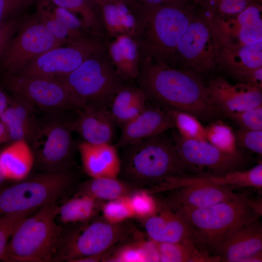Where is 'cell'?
Instances as JSON below:
<instances>
[{"label": "cell", "instance_id": "2e32d148", "mask_svg": "<svg viewBox=\"0 0 262 262\" xmlns=\"http://www.w3.org/2000/svg\"><path fill=\"white\" fill-rule=\"evenodd\" d=\"M209 96L224 115L262 105V88L243 82L232 84L221 76L206 85Z\"/></svg>", "mask_w": 262, "mask_h": 262}, {"label": "cell", "instance_id": "ee69618b", "mask_svg": "<svg viewBox=\"0 0 262 262\" xmlns=\"http://www.w3.org/2000/svg\"><path fill=\"white\" fill-rule=\"evenodd\" d=\"M139 6L155 5L159 4H180L186 3L189 0H136Z\"/></svg>", "mask_w": 262, "mask_h": 262}, {"label": "cell", "instance_id": "277c9868", "mask_svg": "<svg viewBox=\"0 0 262 262\" xmlns=\"http://www.w3.org/2000/svg\"><path fill=\"white\" fill-rule=\"evenodd\" d=\"M252 201L247 194L236 193L231 198L207 208L177 212L194 229L199 249L214 256L220 245L233 231L258 220L262 213Z\"/></svg>", "mask_w": 262, "mask_h": 262}, {"label": "cell", "instance_id": "5b68a950", "mask_svg": "<svg viewBox=\"0 0 262 262\" xmlns=\"http://www.w3.org/2000/svg\"><path fill=\"white\" fill-rule=\"evenodd\" d=\"M56 202L47 204L22 219L14 229L1 260L8 262L53 261L63 229L56 222Z\"/></svg>", "mask_w": 262, "mask_h": 262}, {"label": "cell", "instance_id": "7bdbcfd3", "mask_svg": "<svg viewBox=\"0 0 262 262\" xmlns=\"http://www.w3.org/2000/svg\"><path fill=\"white\" fill-rule=\"evenodd\" d=\"M25 17L18 15L0 23V57L7 44L16 33Z\"/></svg>", "mask_w": 262, "mask_h": 262}, {"label": "cell", "instance_id": "3957f363", "mask_svg": "<svg viewBox=\"0 0 262 262\" xmlns=\"http://www.w3.org/2000/svg\"><path fill=\"white\" fill-rule=\"evenodd\" d=\"M120 172L137 186H156L166 179L189 175L172 138L164 132L122 148Z\"/></svg>", "mask_w": 262, "mask_h": 262}, {"label": "cell", "instance_id": "b9f144b4", "mask_svg": "<svg viewBox=\"0 0 262 262\" xmlns=\"http://www.w3.org/2000/svg\"><path fill=\"white\" fill-rule=\"evenodd\" d=\"M237 145L260 155L262 154V130L239 128L235 133Z\"/></svg>", "mask_w": 262, "mask_h": 262}, {"label": "cell", "instance_id": "e575fe53", "mask_svg": "<svg viewBox=\"0 0 262 262\" xmlns=\"http://www.w3.org/2000/svg\"><path fill=\"white\" fill-rule=\"evenodd\" d=\"M168 110L180 136L187 139L207 141L206 129L197 118L184 112Z\"/></svg>", "mask_w": 262, "mask_h": 262}, {"label": "cell", "instance_id": "7c38bea8", "mask_svg": "<svg viewBox=\"0 0 262 262\" xmlns=\"http://www.w3.org/2000/svg\"><path fill=\"white\" fill-rule=\"evenodd\" d=\"M207 21L196 14L178 44L171 67L197 75L213 69L219 48L213 27Z\"/></svg>", "mask_w": 262, "mask_h": 262}, {"label": "cell", "instance_id": "f907efd6", "mask_svg": "<svg viewBox=\"0 0 262 262\" xmlns=\"http://www.w3.org/2000/svg\"><path fill=\"white\" fill-rule=\"evenodd\" d=\"M91 3L95 6L96 7V5L97 4L99 0H89Z\"/></svg>", "mask_w": 262, "mask_h": 262}, {"label": "cell", "instance_id": "f35d334b", "mask_svg": "<svg viewBox=\"0 0 262 262\" xmlns=\"http://www.w3.org/2000/svg\"><path fill=\"white\" fill-rule=\"evenodd\" d=\"M101 210L103 219L112 224L123 223L134 217L128 196L107 201Z\"/></svg>", "mask_w": 262, "mask_h": 262}, {"label": "cell", "instance_id": "30bf717a", "mask_svg": "<svg viewBox=\"0 0 262 262\" xmlns=\"http://www.w3.org/2000/svg\"><path fill=\"white\" fill-rule=\"evenodd\" d=\"M4 87L12 96L45 114L76 111L81 106L67 87L53 79L4 75Z\"/></svg>", "mask_w": 262, "mask_h": 262}, {"label": "cell", "instance_id": "52a82bcc", "mask_svg": "<svg viewBox=\"0 0 262 262\" xmlns=\"http://www.w3.org/2000/svg\"><path fill=\"white\" fill-rule=\"evenodd\" d=\"M68 170L45 172L27 177L0 189V216L26 211H35L47 204L56 202L73 182Z\"/></svg>", "mask_w": 262, "mask_h": 262}, {"label": "cell", "instance_id": "ac0fdd59", "mask_svg": "<svg viewBox=\"0 0 262 262\" xmlns=\"http://www.w3.org/2000/svg\"><path fill=\"white\" fill-rule=\"evenodd\" d=\"M141 220L144 222L143 226L147 236L154 242H191L194 243L198 247L194 229L187 220L176 211L158 203L156 213Z\"/></svg>", "mask_w": 262, "mask_h": 262}, {"label": "cell", "instance_id": "d4e9b609", "mask_svg": "<svg viewBox=\"0 0 262 262\" xmlns=\"http://www.w3.org/2000/svg\"><path fill=\"white\" fill-rule=\"evenodd\" d=\"M107 49L119 75L127 83L136 81L139 74V54L133 37L123 34L108 41Z\"/></svg>", "mask_w": 262, "mask_h": 262}, {"label": "cell", "instance_id": "d590c367", "mask_svg": "<svg viewBox=\"0 0 262 262\" xmlns=\"http://www.w3.org/2000/svg\"><path fill=\"white\" fill-rule=\"evenodd\" d=\"M205 129L206 140L210 143L225 152L238 151L235 134L229 126L216 120Z\"/></svg>", "mask_w": 262, "mask_h": 262}, {"label": "cell", "instance_id": "681fc988", "mask_svg": "<svg viewBox=\"0 0 262 262\" xmlns=\"http://www.w3.org/2000/svg\"><path fill=\"white\" fill-rule=\"evenodd\" d=\"M6 179L2 173L0 168V186L3 183V182L6 180Z\"/></svg>", "mask_w": 262, "mask_h": 262}, {"label": "cell", "instance_id": "d6a6232c", "mask_svg": "<svg viewBox=\"0 0 262 262\" xmlns=\"http://www.w3.org/2000/svg\"><path fill=\"white\" fill-rule=\"evenodd\" d=\"M49 0L54 4L63 7L76 15H80L86 27L92 34L107 39L98 13L89 0Z\"/></svg>", "mask_w": 262, "mask_h": 262}, {"label": "cell", "instance_id": "ab89813d", "mask_svg": "<svg viewBox=\"0 0 262 262\" xmlns=\"http://www.w3.org/2000/svg\"><path fill=\"white\" fill-rule=\"evenodd\" d=\"M34 211H30L0 216V260L4 253L10 238L17 224Z\"/></svg>", "mask_w": 262, "mask_h": 262}, {"label": "cell", "instance_id": "836d02e7", "mask_svg": "<svg viewBox=\"0 0 262 262\" xmlns=\"http://www.w3.org/2000/svg\"><path fill=\"white\" fill-rule=\"evenodd\" d=\"M136 237L115 250L108 251L102 257L101 262H148L145 239L139 235Z\"/></svg>", "mask_w": 262, "mask_h": 262}, {"label": "cell", "instance_id": "d6986e66", "mask_svg": "<svg viewBox=\"0 0 262 262\" xmlns=\"http://www.w3.org/2000/svg\"><path fill=\"white\" fill-rule=\"evenodd\" d=\"M121 127L120 136L115 146L122 148L175 128L168 109L147 106L136 116Z\"/></svg>", "mask_w": 262, "mask_h": 262}, {"label": "cell", "instance_id": "484cf974", "mask_svg": "<svg viewBox=\"0 0 262 262\" xmlns=\"http://www.w3.org/2000/svg\"><path fill=\"white\" fill-rule=\"evenodd\" d=\"M35 159L28 142H12L0 151V168L6 180L20 181L27 178Z\"/></svg>", "mask_w": 262, "mask_h": 262}, {"label": "cell", "instance_id": "c3c4849f", "mask_svg": "<svg viewBox=\"0 0 262 262\" xmlns=\"http://www.w3.org/2000/svg\"><path fill=\"white\" fill-rule=\"evenodd\" d=\"M116 0L123 2L130 5V6H131L133 7H135L138 5L136 3V0Z\"/></svg>", "mask_w": 262, "mask_h": 262}, {"label": "cell", "instance_id": "4fadbf2b", "mask_svg": "<svg viewBox=\"0 0 262 262\" xmlns=\"http://www.w3.org/2000/svg\"><path fill=\"white\" fill-rule=\"evenodd\" d=\"M63 45L35 15L26 16L0 57V69L4 75L16 74L39 55Z\"/></svg>", "mask_w": 262, "mask_h": 262}, {"label": "cell", "instance_id": "7a4b0ae2", "mask_svg": "<svg viewBox=\"0 0 262 262\" xmlns=\"http://www.w3.org/2000/svg\"><path fill=\"white\" fill-rule=\"evenodd\" d=\"M196 7L180 4L138 6L132 36L139 58L171 66L176 49L196 15Z\"/></svg>", "mask_w": 262, "mask_h": 262}, {"label": "cell", "instance_id": "f6af8a7d", "mask_svg": "<svg viewBox=\"0 0 262 262\" xmlns=\"http://www.w3.org/2000/svg\"><path fill=\"white\" fill-rule=\"evenodd\" d=\"M8 99L9 96L0 87V115L7 107Z\"/></svg>", "mask_w": 262, "mask_h": 262}, {"label": "cell", "instance_id": "4dcf8cb0", "mask_svg": "<svg viewBox=\"0 0 262 262\" xmlns=\"http://www.w3.org/2000/svg\"><path fill=\"white\" fill-rule=\"evenodd\" d=\"M99 200L80 193L59 206L57 216L64 224L82 223L92 218Z\"/></svg>", "mask_w": 262, "mask_h": 262}, {"label": "cell", "instance_id": "4316f807", "mask_svg": "<svg viewBox=\"0 0 262 262\" xmlns=\"http://www.w3.org/2000/svg\"><path fill=\"white\" fill-rule=\"evenodd\" d=\"M219 51V62L231 76L262 67V42L251 45L225 46Z\"/></svg>", "mask_w": 262, "mask_h": 262}, {"label": "cell", "instance_id": "f546056e", "mask_svg": "<svg viewBox=\"0 0 262 262\" xmlns=\"http://www.w3.org/2000/svg\"><path fill=\"white\" fill-rule=\"evenodd\" d=\"M156 245L159 262H220L218 257L201 250L193 242H156Z\"/></svg>", "mask_w": 262, "mask_h": 262}, {"label": "cell", "instance_id": "816d5d0a", "mask_svg": "<svg viewBox=\"0 0 262 262\" xmlns=\"http://www.w3.org/2000/svg\"><path fill=\"white\" fill-rule=\"evenodd\" d=\"M255 2L260 4V2H262V0H253Z\"/></svg>", "mask_w": 262, "mask_h": 262}, {"label": "cell", "instance_id": "8fae6325", "mask_svg": "<svg viewBox=\"0 0 262 262\" xmlns=\"http://www.w3.org/2000/svg\"><path fill=\"white\" fill-rule=\"evenodd\" d=\"M103 37L90 35L50 49L14 74L57 79L68 75L88 58L107 46Z\"/></svg>", "mask_w": 262, "mask_h": 262}, {"label": "cell", "instance_id": "ba28073f", "mask_svg": "<svg viewBox=\"0 0 262 262\" xmlns=\"http://www.w3.org/2000/svg\"><path fill=\"white\" fill-rule=\"evenodd\" d=\"M64 113L45 114L38 119L28 143L34 159L45 172L67 170L76 147L71 118Z\"/></svg>", "mask_w": 262, "mask_h": 262}, {"label": "cell", "instance_id": "e0dca14e", "mask_svg": "<svg viewBox=\"0 0 262 262\" xmlns=\"http://www.w3.org/2000/svg\"><path fill=\"white\" fill-rule=\"evenodd\" d=\"M214 256L220 262H261L262 226L260 221L257 220L237 229L224 240Z\"/></svg>", "mask_w": 262, "mask_h": 262}, {"label": "cell", "instance_id": "7dc6e473", "mask_svg": "<svg viewBox=\"0 0 262 262\" xmlns=\"http://www.w3.org/2000/svg\"><path fill=\"white\" fill-rule=\"evenodd\" d=\"M8 140H9L7 130L0 119V145Z\"/></svg>", "mask_w": 262, "mask_h": 262}, {"label": "cell", "instance_id": "9c48e42d", "mask_svg": "<svg viewBox=\"0 0 262 262\" xmlns=\"http://www.w3.org/2000/svg\"><path fill=\"white\" fill-rule=\"evenodd\" d=\"M91 219L62 234L53 261L74 262L81 258L104 255L133 233L125 222L112 224L104 219Z\"/></svg>", "mask_w": 262, "mask_h": 262}, {"label": "cell", "instance_id": "1f68e13d", "mask_svg": "<svg viewBox=\"0 0 262 262\" xmlns=\"http://www.w3.org/2000/svg\"><path fill=\"white\" fill-rule=\"evenodd\" d=\"M35 16L58 40L64 45L93 34L84 35L70 31L53 14L49 0H36Z\"/></svg>", "mask_w": 262, "mask_h": 262}, {"label": "cell", "instance_id": "f1b7e54d", "mask_svg": "<svg viewBox=\"0 0 262 262\" xmlns=\"http://www.w3.org/2000/svg\"><path fill=\"white\" fill-rule=\"evenodd\" d=\"M82 185L80 193L89 195L99 201L122 198L141 189L125 180L110 177L91 178Z\"/></svg>", "mask_w": 262, "mask_h": 262}, {"label": "cell", "instance_id": "44dd1931", "mask_svg": "<svg viewBox=\"0 0 262 262\" xmlns=\"http://www.w3.org/2000/svg\"><path fill=\"white\" fill-rule=\"evenodd\" d=\"M235 17L224 21L223 27L215 33L223 43L232 40L224 46L251 45L262 42V6L252 2Z\"/></svg>", "mask_w": 262, "mask_h": 262}, {"label": "cell", "instance_id": "7402d4cb", "mask_svg": "<svg viewBox=\"0 0 262 262\" xmlns=\"http://www.w3.org/2000/svg\"><path fill=\"white\" fill-rule=\"evenodd\" d=\"M83 171L91 178H117L120 172L121 160L117 148L112 144H78Z\"/></svg>", "mask_w": 262, "mask_h": 262}, {"label": "cell", "instance_id": "9a60e30c", "mask_svg": "<svg viewBox=\"0 0 262 262\" xmlns=\"http://www.w3.org/2000/svg\"><path fill=\"white\" fill-rule=\"evenodd\" d=\"M158 203L174 211L207 208L228 200L236 194L229 187L208 183H193L167 190Z\"/></svg>", "mask_w": 262, "mask_h": 262}, {"label": "cell", "instance_id": "8d00e7d4", "mask_svg": "<svg viewBox=\"0 0 262 262\" xmlns=\"http://www.w3.org/2000/svg\"><path fill=\"white\" fill-rule=\"evenodd\" d=\"M212 16H233L239 13L253 0H190Z\"/></svg>", "mask_w": 262, "mask_h": 262}, {"label": "cell", "instance_id": "8992f818", "mask_svg": "<svg viewBox=\"0 0 262 262\" xmlns=\"http://www.w3.org/2000/svg\"><path fill=\"white\" fill-rule=\"evenodd\" d=\"M55 80L67 87L81 109L86 106L109 108L114 97L128 83L117 73L107 46L68 75Z\"/></svg>", "mask_w": 262, "mask_h": 262}, {"label": "cell", "instance_id": "603a6c76", "mask_svg": "<svg viewBox=\"0 0 262 262\" xmlns=\"http://www.w3.org/2000/svg\"><path fill=\"white\" fill-rule=\"evenodd\" d=\"M96 7L108 41L123 34L133 36L136 25L135 7L116 0H99Z\"/></svg>", "mask_w": 262, "mask_h": 262}, {"label": "cell", "instance_id": "6da1fadb", "mask_svg": "<svg viewBox=\"0 0 262 262\" xmlns=\"http://www.w3.org/2000/svg\"><path fill=\"white\" fill-rule=\"evenodd\" d=\"M137 86L147 99L165 109L184 112L200 121L212 122L224 115L212 101L198 75L166 65L139 59Z\"/></svg>", "mask_w": 262, "mask_h": 262}, {"label": "cell", "instance_id": "74e56055", "mask_svg": "<svg viewBox=\"0 0 262 262\" xmlns=\"http://www.w3.org/2000/svg\"><path fill=\"white\" fill-rule=\"evenodd\" d=\"M128 198L134 217L141 220L153 215L158 210L157 201L145 189L135 191Z\"/></svg>", "mask_w": 262, "mask_h": 262}, {"label": "cell", "instance_id": "bcb514c9", "mask_svg": "<svg viewBox=\"0 0 262 262\" xmlns=\"http://www.w3.org/2000/svg\"><path fill=\"white\" fill-rule=\"evenodd\" d=\"M104 255H97L78 259L74 262H98L101 261Z\"/></svg>", "mask_w": 262, "mask_h": 262}, {"label": "cell", "instance_id": "83f0119b", "mask_svg": "<svg viewBox=\"0 0 262 262\" xmlns=\"http://www.w3.org/2000/svg\"><path fill=\"white\" fill-rule=\"evenodd\" d=\"M147 100L140 87L127 83L114 97L109 110L116 124L121 126L143 111L147 106Z\"/></svg>", "mask_w": 262, "mask_h": 262}, {"label": "cell", "instance_id": "60d3db41", "mask_svg": "<svg viewBox=\"0 0 262 262\" xmlns=\"http://www.w3.org/2000/svg\"><path fill=\"white\" fill-rule=\"evenodd\" d=\"M225 116L237 124L239 128L262 130V105L246 111L229 114Z\"/></svg>", "mask_w": 262, "mask_h": 262}, {"label": "cell", "instance_id": "cb8c5ba5", "mask_svg": "<svg viewBox=\"0 0 262 262\" xmlns=\"http://www.w3.org/2000/svg\"><path fill=\"white\" fill-rule=\"evenodd\" d=\"M35 112L22 101L13 96L9 97L7 107L0 115V119L7 130L9 140L29 142L38 122Z\"/></svg>", "mask_w": 262, "mask_h": 262}, {"label": "cell", "instance_id": "5bb4252c", "mask_svg": "<svg viewBox=\"0 0 262 262\" xmlns=\"http://www.w3.org/2000/svg\"><path fill=\"white\" fill-rule=\"evenodd\" d=\"M172 140L189 175H223L241 168L248 158L240 152H227L207 141L187 139L178 133Z\"/></svg>", "mask_w": 262, "mask_h": 262}, {"label": "cell", "instance_id": "ffe728a7", "mask_svg": "<svg viewBox=\"0 0 262 262\" xmlns=\"http://www.w3.org/2000/svg\"><path fill=\"white\" fill-rule=\"evenodd\" d=\"M73 118L72 129L86 143L98 145L111 144L116 124L109 108L86 106L77 111Z\"/></svg>", "mask_w": 262, "mask_h": 262}]
</instances>
